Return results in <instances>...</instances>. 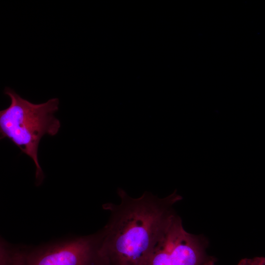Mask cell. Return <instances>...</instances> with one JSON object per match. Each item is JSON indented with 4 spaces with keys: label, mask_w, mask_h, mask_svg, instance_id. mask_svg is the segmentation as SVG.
Returning <instances> with one entry per match:
<instances>
[{
    "label": "cell",
    "mask_w": 265,
    "mask_h": 265,
    "mask_svg": "<svg viewBox=\"0 0 265 265\" xmlns=\"http://www.w3.org/2000/svg\"><path fill=\"white\" fill-rule=\"evenodd\" d=\"M117 192L119 204L103 205L110 214L100 232L101 252L109 265H146L183 197L176 190L164 198L148 191L133 198L121 188Z\"/></svg>",
    "instance_id": "cell-1"
},
{
    "label": "cell",
    "mask_w": 265,
    "mask_h": 265,
    "mask_svg": "<svg viewBox=\"0 0 265 265\" xmlns=\"http://www.w3.org/2000/svg\"><path fill=\"white\" fill-rule=\"evenodd\" d=\"M4 93L10 99L8 107L0 111V139L7 138L29 157L36 166V184L44 178L38 159V149L45 134L55 135L60 127L54 116L58 109L59 100L52 98L41 104H33L6 87Z\"/></svg>",
    "instance_id": "cell-2"
},
{
    "label": "cell",
    "mask_w": 265,
    "mask_h": 265,
    "mask_svg": "<svg viewBox=\"0 0 265 265\" xmlns=\"http://www.w3.org/2000/svg\"><path fill=\"white\" fill-rule=\"evenodd\" d=\"M100 246V232L36 247L1 239L0 265H109Z\"/></svg>",
    "instance_id": "cell-3"
},
{
    "label": "cell",
    "mask_w": 265,
    "mask_h": 265,
    "mask_svg": "<svg viewBox=\"0 0 265 265\" xmlns=\"http://www.w3.org/2000/svg\"><path fill=\"white\" fill-rule=\"evenodd\" d=\"M238 265H265V257H256L253 258H243Z\"/></svg>",
    "instance_id": "cell-4"
},
{
    "label": "cell",
    "mask_w": 265,
    "mask_h": 265,
    "mask_svg": "<svg viewBox=\"0 0 265 265\" xmlns=\"http://www.w3.org/2000/svg\"><path fill=\"white\" fill-rule=\"evenodd\" d=\"M204 265H216L215 263V259L211 257V258Z\"/></svg>",
    "instance_id": "cell-5"
}]
</instances>
